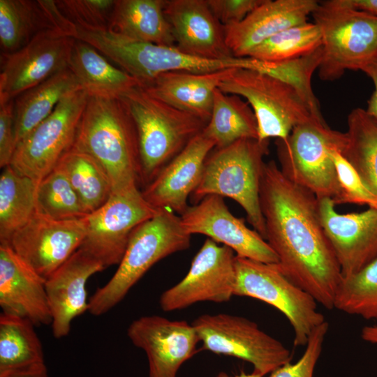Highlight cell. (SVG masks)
<instances>
[{
  "label": "cell",
  "instance_id": "obj_31",
  "mask_svg": "<svg viewBox=\"0 0 377 377\" xmlns=\"http://www.w3.org/2000/svg\"><path fill=\"white\" fill-rule=\"evenodd\" d=\"M347 120V140L341 154L377 195V120L360 108L353 109Z\"/></svg>",
  "mask_w": 377,
  "mask_h": 377
},
{
  "label": "cell",
  "instance_id": "obj_21",
  "mask_svg": "<svg viewBox=\"0 0 377 377\" xmlns=\"http://www.w3.org/2000/svg\"><path fill=\"white\" fill-rule=\"evenodd\" d=\"M164 13L175 46L182 52L207 59L234 57L226 43L224 27L207 0H165Z\"/></svg>",
  "mask_w": 377,
  "mask_h": 377
},
{
  "label": "cell",
  "instance_id": "obj_2",
  "mask_svg": "<svg viewBox=\"0 0 377 377\" xmlns=\"http://www.w3.org/2000/svg\"><path fill=\"white\" fill-rule=\"evenodd\" d=\"M72 147L98 162L110 180L112 193L141 186L138 131L121 98L89 95Z\"/></svg>",
  "mask_w": 377,
  "mask_h": 377
},
{
  "label": "cell",
  "instance_id": "obj_16",
  "mask_svg": "<svg viewBox=\"0 0 377 377\" xmlns=\"http://www.w3.org/2000/svg\"><path fill=\"white\" fill-rule=\"evenodd\" d=\"M86 216L54 220L35 212L6 244L46 281L81 246L86 234Z\"/></svg>",
  "mask_w": 377,
  "mask_h": 377
},
{
  "label": "cell",
  "instance_id": "obj_32",
  "mask_svg": "<svg viewBox=\"0 0 377 377\" xmlns=\"http://www.w3.org/2000/svg\"><path fill=\"white\" fill-rule=\"evenodd\" d=\"M37 184L10 165L3 168L0 175L1 244H8L12 235L35 213Z\"/></svg>",
  "mask_w": 377,
  "mask_h": 377
},
{
  "label": "cell",
  "instance_id": "obj_44",
  "mask_svg": "<svg viewBox=\"0 0 377 377\" xmlns=\"http://www.w3.org/2000/svg\"><path fill=\"white\" fill-rule=\"evenodd\" d=\"M0 377H48L45 364L11 370L0 374Z\"/></svg>",
  "mask_w": 377,
  "mask_h": 377
},
{
  "label": "cell",
  "instance_id": "obj_11",
  "mask_svg": "<svg viewBox=\"0 0 377 377\" xmlns=\"http://www.w3.org/2000/svg\"><path fill=\"white\" fill-rule=\"evenodd\" d=\"M192 325L205 350L248 362L253 365V372L263 377L293 358L291 351L281 341L248 318L227 313L203 314Z\"/></svg>",
  "mask_w": 377,
  "mask_h": 377
},
{
  "label": "cell",
  "instance_id": "obj_30",
  "mask_svg": "<svg viewBox=\"0 0 377 377\" xmlns=\"http://www.w3.org/2000/svg\"><path fill=\"white\" fill-rule=\"evenodd\" d=\"M202 133L214 142L215 149L243 138L258 139L257 120L248 102L219 88L214 93L210 119Z\"/></svg>",
  "mask_w": 377,
  "mask_h": 377
},
{
  "label": "cell",
  "instance_id": "obj_10",
  "mask_svg": "<svg viewBox=\"0 0 377 377\" xmlns=\"http://www.w3.org/2000/svg\"><path fill=\"white\" fill-rule=\"evenodd\" d=\"M235 266L234 296L257 299L278 309L293 327L294 346H306L312 331L325 321L316 300L292 282L277 264L236 256Z\"/></svg>",
  "mask_w": 377,
  "mask_h": 377
},
{
  "label": "cell",
  "instance_id": "obj_7",
  "mask_svg": "<svg viewBox=\"0 0 377 377\" xmlns=\"http://www.w3.org/2000/svg\"><path fill=\"white\" fill-rule=\"evenodd\" d=\"M87 43L137 79L139 84L158 75L174 71L208 73L228 68L258 70L260 61L251 57L207 59L186 54L176 46H165L134 40L108 28L89 31Z\"/></svg>",
  "mask_w": 377,
  "mask_h": 377
},
{
  "label": "cell",
  "instance_id": "obj_12",
  "mask_svg": "<svg viewBox=\"0 0 377 377\" xmlns=\"http://www.w3.org/2000/svg\"><path fill=\"white\" fill-rule=\"evenodd\" d=\"M89 94L69 93L53 112L16 146L10 165L35 182L49 174L72 146Z\"/></svg>",
  "mask_w": 377,
  "mask_h": 377
},
{
  "label": "cell",
  "instance_id": "obj_33",
  "mask_svg": "<svg viewBox=\"0 0 377 377\" xmlns=\"http://www.w3.org/2000/svg\"><path fill=\"white\" fill-rule=\"evenodd\" d=\"M56 166L64 172L88 214L111 196L112 189L107 175L88 154L71 147Z\"/></svg>",
  "mask_w": 377,
  "mask_h": 377
},
{
  "label": "cell",
  "instance_id": "obj_8",
  "mask_svg": "<svg viewBox=\"0 0 377 377\" xmlns=\"http://www.w3.org/2000/svg\"><path fill=\"white\" fill-rule=\"evenodd\" d=\"M346 133L330 128L323 116H313L297 125L284 139H276L281 172L318 199L333 200L339 191L332 151L341 152Z\"/></svg>",
  "mask_w": 377,
  "mask_h": 377
},
{
  "label": "cell",
  "instance_id": "obj_18",
  "mask_svg": "<svg viewBox=\"0 0 377 377\" xmlns=\"http://www.w3.org/2000/svg\"><path fill=\"white\" fill-rule=\"evenodd\" d=\"M127 335L136 347L145 352L148 377H177L181 366L195 353L200 341L192 323L159 316L134 320Z\"/></svg>",
  "mask_w": 377,
  "mask_h": 377
},
{
  "label": "cell",
  "instance_id": "obj_35",
  "mask_svg": "<svg viewBox=\"0 0 377 377\" xmlns=\"http://www.w3.org/2000/svg\"><path fill=\"white\" fill-rule=\"evenodd\" d=\"M321 46L319 27L307 22L272 36L253 48L247 57L268 63H281L308 55Z\"/></svg>",
  "mask_w": 377,
  "mask_h": 377
},
{
  "label": "cell",
  "instance_id": "obj_1",
  "mask_svg": "<svg viewBox=\"0 0 377 377\" xmlns=\"http://www.w3.org/2000/svg\"><path fill=\"white\" fill-rule=\"evenodd\" d=\"M260 205L265 240L280 270L325 309H334L342 274L320 221L318 199L271 160L263 166Z\"/></svg>",
  "mask_w": 377,
  "mask_h": 377
},
{
  "label": "cell",
  "instance_id": "obj_47",
  "mask_svg": "<svg viewBox=\"0 0 377 377\" xmlns=\"http://www.w3.org/2000/svg\"><path fill=\"white\" fill-rule=\"evenodd\" d=\"M216 377H263V376L258 375L257 374H255L253 372H252L251 374H246L245 372H242L239 374H237L233 376H230L225 372H220L216 376Z\"/></svg>",
  "mask_w": 377,
  "mask_h": 377
},
{
  "label": "cell",
  "instance_id": "obj_45",
  "mask_svg": "<svg viewBox=\"0 0 377 377\" xmlns=\"http://www.w3.org/2000/svg\"><path fill=\"white\" fill-rule=\"evenodd\" d=\"M339 1L346 6L377 17V0H339Z\"/></svg>",
  "mask_w": 377,
  "mask_h": 377
},
{
  "label": "cell",
  "instance_id": "obj_29",
  "mask_svg": "<svg viewBox=\"0 0 377 377\" xmlns=\"http://www.w3.org/2000/svg\"><path fill=\"white\" fill-rule=\"evenodd\" d=\"M68 68L89 95L119 97L139 85L137 79L111 64L94 47L77 39Z\"/></svg>",
  "mask_w": 377,
  "mask_h": 377
},
{
  "label": "cell",
  "instance_id": "obj_41",
  "mask_svg": "<svg viewBox=\"0 0 377 377\" xmlns=\"http://www.w3.org/2000/svg\"><path fill=\"white\" fill-rule=\"evenodd\" d=\"M264 1L207 0V2L218 20L226 26L241 22Z\"/></svg>",
  "mask_w": 377,
  "mask_h": 377
},
{
  "label": "cell",
  "instance_id": "obj_6",
  "mask_svg": "<svg viewBox=\"0 0 377 377\" xmlns=\"http://www.w3.org/2000/svg\"><path fill=\"white\" fill-rule=\"evenodd\" d=\"M219 89L246 100L257 120L260 140L284 139L297 125L322 116L318 103L293 84L265 72L234 68Z\"/></svg>",
  "mask_w": 377,
  "mask_h": 377
},
{
  "label": "cell",
  "instance_id": "obj_40",
  "mask_svg": "<svg viewBox=\"0 0 377 377\" xmlns=\"http://www.w3.org/2000/svg\"><path fill=\"white\" fill-rule=\"evenodd\" d=\"M328 330L325 320L312 331L302 357L295 363L289 362L278 367L269 377H313Z\"/></svg>",
  "mask_w": 377,
  "mask_h": 377
},
{
  "label": "cell",
  "instance_id": "obj_25",
  "mask_svg": "<svg viewBox=\"0 0 377 377\" xmlns=\"http://www.w3.org/2000/svg\"><path fill=\"white\" fill-rule=\"evenodd\" d=\"M60 30L73 38L75 25L52 0H0L1 52H15L38 34Z\"/></svg>",
  "mask_w": 377,
  "mask_h": 377
},
{
  "label": "cell",
  "instance_id": "obj_17",
  "mask_svg": "<svg viewBox=\"0 0 377 377\" xmlns=\"http://www.w3.org/2000/svg\"><path fill=\"white\" fill-rule=\"evenodd\" d=\"M180 217L190 235H206L230 248L237 256L269 264L279 263L267 241L255 230L248 228L242 219L235 216L221 196H205L189 206Z\"/></svg>",
  "mask_w": 377,
  "mask_h": 377
},
{
  "label": "cell",
  "instance_id": "obj_24",
  "mask_svg": "<svg viewBox=\"0 0 377 377\" xmlns=\"http://www.w3.org/2000/svg\"><path fill=\"white\" fill-rule=\"evenodd\" d=\"M0 306L3 313L26 318L35 326L52 324L45 280L6 244H0Z\"/></svg>",
  "mask_w": 377,
  "mask_h": 377
},
{
  "label": "cell",
  "instance_id": "obj_36",
  "mask_svg": "<svg viewBox=\"0 0 377 377\" xmlns=\"http://www.w3.org/2000/svg\"><path fill=\"white\" fill-rule=\"evenodd\" d=\"M36 212L54 220H72L88 215L64 172L57 166L38 182Z\"/></svg>",
  "mask_w": 377,
  "mask_h": 377
},
{
  "label": "cell",
  "instance_id": "obj_5",
  "mask_svg": "<svg viewBox=\"0 0 377 377\" xmlns=\"http://www.w3.org/2000/svg\"><path fill=\"white\" fill-rule=\"evenodd\" d=\"M269 142L243 138L227 147L214 148L205 161L199 185L190 196L193 205L209 195L230 198L244 209L253 230L265 239L260 184Z\"/></svg>",
  "mask_w": 377,
  "mask_h": 377
},
{
  "label": "cell",
  "instance_id": "obj_37",
  "mask_svg": "<svg viewBox=\"0 0 377 377\" xmlns=\"http://www.w3.org/2000/svg\"><path fill=\"white\" fill-rule=\"evenodd\" d=\"M334 309L366 320H377V258L357 272L342 277Z\"/></svg>",
  "mask_w": 377,
  "mask_h": 377
},
{
  "label": "cell",
  "instance_id": "obj_13",
  "mask_svg": "<svg viewBox=\"0 0 377 377\" xmlns=\"http://www.w3.org/2000/svg\"><path fill=\"white\" fill-rule=\"evenodd\" d=\"M158 211L145 200L138 187L112 193L104 205L86 216V234L79 249L105 268L119 265L134 229Z\"/></svg>",
  "mask_w": 377,
  "mask_h": 377
},
{
  "label": "cell",
  "instance_id": "obj_14",
  "mask_svg": "<svg viewBox=\"0 0 377 377\" xmlns=\"http://www.w3.org/2000/svg\"><path fill=\"white\" fill-rule=\"evenodd\" d=\"M75 41L60 30H47L15 52L1 53L0 104L68 68Z\"/></svg>",
  "mask_w": 377,
  "mask_h": 377
},
{
  "label": "cell",
  "instance_id": "obj_42",
  "mask_svg": "<svg viewBox=\"0 0 377 377\" xmlns=\"http://www.w3.org/2000/svg\"><path fill=\"white\" fill-rule=\"evenodd\" d=\"M16 148L14 100L0 104V167L11 163Z\"/></svg>",
  "mask_w": 377,
  "mask_h": 377
},
{
  "label": "cell",
  "instance_id": "obj_34",
  "mask_svg": "<svg viewBox=\"0 0 377 377\" xmlns=\"http://www.w3.org/2000/svg\"><path fill=\"white\" fill-rule=\"evenodd\" d=\"M34 326L26 318L1 313L0 374L45 363Z\"/></svg>",
  "mask_w": 377,
  "mask_h": 377
},
{
  "label": "cell",
  "instance_id": "obj_22",
  "mask_svg": "<svg viewBox=\"0 0 377 377\" xmlns=\"http://www.w3.org/2000/svg\"><path fill=\"white\" fill-rule=\"evenodd\" d=\"M105 267L78 249L45 281L52 316V330L57 339L68 334L73 320L89 310L86 284L93 274Z\"/></svg>",
  "mask_w": 377,
  "mask_h": 377
},
{
  "label": "cell",
  "instance_id": "obj_15",
  "mask_svg": "<svg viewBox=\"0 0 377 377\" xmlns=\"http://www.w3.org/2000/svg\"><path fill=\"white\" fill-rule=\"evenodd\" d=\"M235 256L230 248L207 238L186 275L161 295V308L168 312L200 302H228L234 296Z\"/></svg>",
  "mask_w": 377,
  "mask_h": 377
},
{
  "label": "cell",
  "instance_id": "obj_39",
  "mask_svg": "<svg viewBox=\"0 0 377 377\" xmlns=\"http://www.w3.org/2000/svg\"><path fill=\"white\" fill-rule=\"evenodd\" d=\"M62 14L75 24L91 27H108L115 0L56 1Z\"/></svg>",
  "mask_w": 377,
  "mask_h": 377
},
{
  "label": "cell",
  "instance_id": "obj_9",
  "mask_svg": "<svg viewBox=\"0 0 377 377\" xmlns=\"http://www.w3.org/2000/svg\"><path fill=\"white\" fill-rule=\"evenodd\" d=\"M322 36L320 78L333 81L346 70L361 71L377 58V17L341 4L318 2L312 13Z\"/></svg>",
  "mask_w": 377,
  "mask_h": 377
},
{
  "label": "cell",
  "instance_id": "obj_38",
  "mask_svg": "<svg viewBox=\"0 0 377 377\" xmlns=\"http://www.w3.org/2000/svg\"><path fill=\"white\" fill-rule=\"evenodd\" d=\"M332 158L339 184L338 193L332 200L334 205H366L370 208L377 209V195L365 186L355 170L340 151L334 149Z\"/></svg>",
  "mask_w": 377,
  "mask_h": 377
},
{
  "label": "cell",
  "instance_id": "obj_27",
  "mask_svg": "<svg viewBox=\"0 0 377 377\" xmlns=\"http://www.w3.org/2000/svg\"><path fill=\"white\" fill-rule=\"evenodd\" d=\"M165 3V0H115L108 29L134 40L175 46Z\"/></svg>",
  "mask_w": 377,
  "mask_h": 377
},
{
  "label": "cell",
  "instance_id": "obj_3",
  "mask_svg": "<svg viewBox=\"0 0 377 377\" xmlns=\"http://www.w3.org/2000/svg\"><path fill=\"white\" fill-rule=\"evenodd\" d=\"M119 98L128 106L138 131L144 188L207 123L153 96L140 85Z\"/></svg>",
  "mask_w": 377,
  "mask_h": 377
},
{
  "label": "cell",
  "instance_id": "obj_19",
  "mask_svg": "<svg viewBox=\"0 0 377 377\" xmlns=\"http://www.w3.org/2000/svg\"><path fill=\"white\" fill-rule=\"evenodd\" d=\"M318 202L320 221L342 277L357 272L377 258V209L339 214L331 198Z\"/></svg>",
  "mask_w": 377,
  "mask_h": 377
},
{
  "label": "cell",
  "instance_id": "obj_28",
  "mask_svg": "<svg viewBox=\"0 0 377 377\" xmlns=\"http://www.w3.org/2000/svg\"><path fill=\"white\" fill-rule=\"evenodd\" d=\"M82 89L69 68L27 89L14 99L16 146L53 112L69 93Z\"/></svg>",
  "mask_w": 377,
  "mask_h": 377
},
{
  "label": "cell",
  "instance_id": "obj_23",
  "mask_svg": "<svg viewBox=\"0 0 377 377\" xmlns=\"http://www.w3.org/2000/svg\"><path fill=\"white\" fill-rule=\"evenodd\" d=\"M316 0H265L239 22L224 27L226 43L235 57H247L265 40L307 22L318 5Z\"/></svg>",
  "mask_w": 377,
  "mask_h": 377
},
{
  "label": "cell",
  "instance_id": "obj_43",
  "mask_svg": "<svg viewBox=\"0 0 377 377\" xmlns=\"http://www.w3.org/2000/svg\"><path fill=\"white\" fill-rule=\"evenodd\" d=\"M361 71L371 79L374 84V91L368 101L366 111L377 120V58L366 65Z\"/></svg>",
  "mask_w": 377,
  "mask_h": 377
},
{
  "label": "cell",
  "instance_id": "obj_20",
  "mask_svg": "<svg viewBox=\"0 0 377 377\" xmlns=\"http://www.w3.org/2000/svg\"><path fill=\"white\" fill-rule=\"evenodd\" d=\"M215 148L202 132L195 136L141 191L145 200L157 210L170 209L182 215L189 207L187 200L199 185L205 161Z\"/></svg>",
  "mask_w": 377,
  "mask_h": 377
},
{
  "label": "cell",
  "instance_id": "obj_4",
  "mask_svg": "<svg viewBox=\"0 0 377 377\" xmlns=\"http://www.w3.org/2000/svg\"><path fill=\"white\" fill-rule=\"evenodd\" d=\"M191 237L184 228L180 216L170 209H161L140 223L131 233L112 277L90 297L88 311L94 316H101L110 311L154 264L188 249Z\"/></svg>",
  "mask_w": 377,
  "mask_h": 377
},
{
  "label": "cell",
  "instance_id": "obj_26",
  "mask_svg": "<svg viewBox=\"0 0 377 377\" xmlns=\"http://www.w3.org/2000/svg\"><path fill=\"white\" fill-rule=\"evenodd\" d=\"M233 69L208 73L168 72L139 85L159 100L208 123L214 93Z\"/></svg>",
  "mask_w": 377,
  "mask_h": 377
},
{
  "label": "cell",
  "instance_id": "obj_46",
  "mask_svg": "<svg viewBox=\"0 0 377 377\" xmlns=\"http://www.w3.org/2000/svg\"><path fill=\"white\" fill-rule=\"evenodd\" d=\"M360 336L364 341L377 346V325L364 326Z\"/></svg>",
  "mask_w": 377,
  "mask_h": 377
}]
</instances>
